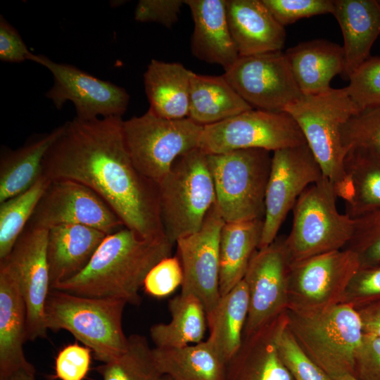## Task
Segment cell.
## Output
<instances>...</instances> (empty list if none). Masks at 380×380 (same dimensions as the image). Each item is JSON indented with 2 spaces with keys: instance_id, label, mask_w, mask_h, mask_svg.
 Segmentation results:
<instances>
[{
  "instance_id": "6da1fadb",
  "label": "cell",
  "mask_w": 380,
  "mask_h": 380,
  "mask_svg": "<svg viewBox=\"0 0 380 380\" xmlns=\"http://www.w3.org/2000/svg\"><path fill=\"white\" fill-rule=\"evenodd\" d=\"M122 121L121 117H108L66 122L44 158L43 175L78 182L96 192L125 227L145 237L165 236L158 184L134 165Z\"/></svg>"
},
{
  "instance_id": "7a4b0ae2",
  "label": "cell",
  "mask_w": 380,
  "mask_h": 380,
  "mask_svg": "<svg viewBox=\"0 0 380 380\" xmlns=\"http://www.w3.org/2000/svg\"><path fill=\"white\" fill-rule=\"evenodd\" d=\"M174 245L166 236L145 237L125 227L103 239L83 270L52 289L139 305L147 274L172 256Z\"/></svg>"
},
{
  "instance_id": "3957f363",
  "label": "cell",
  "mask_w": 380,
  "mask_h": 380,
  "mask_svg": "<svg viewBox=\"0 0 380 380\" xmlns=\"http://www.w3.org/2000/svg\"><path fill=\"white\" fill-rule=\"evenodd\" d=\"M286 323L304 353L331 379L354 375L363 329L357 311L337 303L312 310H286Z\"/></svg>"
},
{
  "instance_id": "277c9868",
  "label": "cell",
  "mask_w": 380,
  "mask_h": 380,
  "mask_svg": "<svg viewBox=\"0 0 380 380\" xmlns=\"http://www.w3.org/2000/svg\"><path fill=\"white\" fill-rule=\"evenodd\" d=\"M125 300L117 298L79 296L52 289L44 312L47 330H65L89 348L103 363L118 357L127 348L122 329Z\"/></svg>"
},
{
  "instance_id": "5b68a950",
  "label": "cell",
  "mask_w": 380,
  "mask_h": 380,
  "mask_svg": "<svg viewBox=\"0 0 380 380\" xmlns=\"http://www.w3.org/2000/svg\"><path fill=\"white\" fill-rule=\"evenodd\" d=\"M158 184L163 233L175 244L201 228L215 202L208 154L199 148L182 154Z\"/></svg>"
},
{
  "instance_id": "8992f818",
  "label": "cell",
  "mask_w": 380,
  "mask_h": 380,
  "mask_svg": "<svg viewBox=\"0 0 380 380\" xmlns=\"http://www.w3.org/2000/svg\"><path fill=\"white\" fill-rule=\"evenodd\" d=\"M298 125L322 171L334 185L337 197L346 182L344 160L346 155L341 128L360 112L344 88H331L315 95H302L284 110Z\"/></svg>"
},
{
  "instance_id": "52a82bcc",
  "label": "cell",
  "mask_w": 380,
  "mask_h": 380,
  "mask_svg": "<svg viewBox=\"0 0 380 380\" xmlns=\"http://www.w3.org/2000/svg\"><path fill=\"white\" fill-rule=\"evenodd\" d=\"M333 184L325 177L308 186L295 203L293 222L284 245L291 264L345 248L355 220L341 213Z\"/></svg>"
},
{
  "instance_id": "ba28073f",
  "label": "cell",
  "mask_w": 380,
  "mask_h": 380,
  "mask_svg": "<svg viewBox=\"0 0 380 380\" xmlns=\"http://www.w3.org/2000/svg\"><path fill=\"white\" fill-rule=\"evenodd\" d=\"M270 153L243 148L208 154L215 202L224 222L263 220Z\"/></svg>"
},
{
  "instance_id": "9c48e42d",
  "label": "cell",
  "mask_w": 380,
  "mask_h": 380,
  "mask_svg": "<svg viewBox=\"0 0 380 380\" xmlns=\"http://www.w3.org/2000/svg\"><path fill=\"white\" fill-rule=\"evenodd\" d=\"M203 126L190 118L169 120L150 110L122 121V134L137 169L158 183L175 160L198 148Z\"/></svg>"
},
{
  "instance_id": "30bf717a",
  "label": "cell",
  "mask_w": 380,
  "mask_h": 380,
  "mask_svg": "<svg viewBox=\"0 0 380 380\" xmlns=\"http://www.w3.org/2000/svg\"><path fill=\"white\" fill-rule=\"evenodd\" d=\"M304 144L306 141L298 125L287 112L252 108L203 126L198 148L207 154L243 148L274 152Z\"/></svg>"
},
{
  "instance_id": "8fae6325",
  "label": "cell",
  "mask_w": 380,
  "mask_h": 380,
  "mask_svg": "<svg viewBox=\"0 0 380 380\" xmlns=\"http://www.w3.org/2000/svg\"><path fill=\"white\" fill-rule=\"evenodd\" d=\"M323 177L307 144L273 152L258 249L275 241L281 226L300 196Z\"/></svg>"
},
{
  "instance_id": "7c38bea8",
  "label": "cell",
  "mask_w": 380,
  "mask_h": 380,
  "mask_svg": "<svg viewBox=\"0 0 380 380\" xmlns=\"http://www.w3.org/2000/svg\"><path fill=\"white\" fill-rule=\"evenodd\" d=\"M360 267L357 254L347 248L290 264L287 308L312 310L341 303Z\"/></svg>"
},
{
  "instance_id": "4fadbf2b",
  "label": "cell",
  "mask_w": 380,
  "mask_h": 380,
  "mask_svg": "<svg viewBox=\"0 0 380 380\" xmlns=\"http://www.w3.org/2000/svg\"><path fill=\"white\" fill-rule=\"evenodd\" d=\"M28 61L45 67L51 73L53 84L46 96L58 110L70 101L75 108V118L91 120L99 116L122 118L127 109L129 95L121 87L44 55L32 53Z\"/></svg>"
},
{
  "instance_id": "5bb4252c",
  "label": "cell",
  "mask_w": 380,
  "mask_h": 380,
  "mask_svg": "<svg viewBox=\"0 0 380 380\" xmlns=\"http://www.w3.org/2000/svg\"><path fill=\"white\" fill-rule=\"evenodd\" d=\"M223 75L255 109L284 111L303 95L281 51L239 56Z\"/></svg>"
},
{
  "instance_id": "9a60e30c",
  "label": "cell",
  "mask_w": 380,
  "mask_h": 380,
  "mask_svg": "<svg viewBox=\"0 0 380 380\" xmlns=\"http://www.w3.org/2000/svg\"><path fill=\"white\" fill-rule=\"evenodd\" d=\"M224 223L215 202L201 228L175 243L183 270L181 293L194 295L201 301L207 322L221 299L220 237Z\"/></svg>"
},
{
  "instance_id": "2e32d148",
  "label": "cell",
  "mask_w": 380,
  "mask_h": 380,
  "mask_svg": "<svg viewBox=\"0 0 380 380\" xmlns=\"http://www.w3.org/2000/svg\"><path fill=\"white\" fill-rule=\"evenodd\" d=\"M82 224L112 234L125 225L107 203L88 186L74 180H51L27 226L49 228Z\"/></svg>"
},
{
  "instance_id": "e0dca14e",
  "label": "cell",
  "mask_w": 380,
  "mask_h": 380,
  "mask_svg": "<svg viewBox=\"0 0 380 380\" xmlns=\"http://www.w3.org/2000/svg\"><path fill=\"white\" fill-rule=\"evenodd\" d=\"M290 264L283 239H276L253 256L243 278L248 289L249 310L243 338L253 335L287 309Z\"/></svg>"
},
{
  "instance_id": "ac0fdd59",
  "label": "cell",
  "mask_w": 380,
  "mask_h": 380,
  "mask_svg": "<svg viewBox=\"0 0 380 380\" xmlns=\"http://www.w3.org/2000/svg\"><path fill=\"white\" fill-rule=\"evenodd\" d=\"M48 229L27 226L4 259L13 270L27 311V341L47 337L44 312L51 291Z\"/></svg>"
},
{
  "instance_id": "d6986e66",
  "label": "cell",
  "mask_w": 380,
  "mask_h": 380,
  "mask_svg": "<svg viewBox=\"0 0 380 380\" xmlns=\"http://www.w3.org/2000/svg\"><path fill=\"white\" fill-rule=\"evenodd\" d=\"M27 311L17 279L0 260V379L20 369H35L23 351L27 341Z\"/></svg>"
},
{
  "instance_id": "ffe728a7",
  "label": "cell",
  "mask_w": 380,
  "mask_h": 380,
  "mask_svg": "<svg viewBox=\"0 0 380 380\" xmlns=\"http://www.w3.org/2000/svg\"><path fill=\"white\" fill-rule=\"evenodd\" d=\"M229 29L239 56L281 51L284 27L274 18L262 0H226Z\"/></svg>"
},
{
  "instance_id": "44dd1931",
  "label": "cell",
  "mask_w": 380,
  "mask_h": 380,
  "mask_svg": "<svg viewBox=\"0 0 380 380\" xmlns=\"http://www.w3.org/2000/svg\"><path fill=\"white\" fill-rule=\"evenodd\" d=\"M194 27L191 39L193 55L201 61L230 68L239 57L226 13V0H186Z\"/></svg>"
},
{
  "instance_id": "7402d4cb",
  "label": "cell",
  "mask_w": 380,
  "mask_h": 380,
  "mask_svg": "<svg viewBox=\"0 0 380 380\" xmlns=\"http://www.w3.org/2000/svg\"><path fill=\"white\" fill-rule=\"evenodd\" d=\"M107 235L82 224H59L49 228L46 251L51 290L83 270Z\"/></svg>"
},
{
  "instance_id": "603a6c76",
  "label": "cell",
  "mask_w": 380,
  "mask_h": 380,
  "mask_svg": "<svg viewBox=\"0 0 380 380\" xmlns=\"http://www.w3.org/2000/svg\"><path fill=\"white\" fill-rule=\"evenodd\" d=\"M341 27L345 70L348 76L369 56L380 35V2L376 0H334L331 13Z\"/></svg>"
},
{
  "instance_id": "cb8c5ba5",
  "label": "cell",
  "mask_w": 380,
  "mask_h": 380,
  "mask_svg": "<svg viewBox=\"0 0 380 380\" xmlns=\"http://www.w3.org/2000/svg\"><path fill=\"white\" fill-rule=\"evenodd\" d=\"M284 54L303 95L328 91L333 77L344 72L343 46L324 39L301 42Z\"/></svg>"
},
{
  "instance_id": "d4e9b609",
  "label": "cell",
  "mask_w": 380,
  "mask_h": 380,
  "mask_svg": "<svg viewBox=\"0 0 380 380\" xmlns=\"http://www.w3.org/2000/svg\"><path fill=\"white\" fill-rule=\"evenodd\" d=\"M281 315L243 338L239 350L227 364L226 380H295L281 361L276 345Z\"/></svg>"
},
{
  "instance_id": "484cf974",
  "label": "cell",
  "mask_w": 380,
  "mask_h": 380,
  "mask_svg": "<svg viewBox=\"0 0 380 380\" xmlns=\"http://www.w3.org/2000/svg\"><path fill=\"white\" fill-rule=\"evenodd\" d=\"M61 125L37 134L16 149L3 147L0 156V203L32 187L43 176L44 158L63 132Z\"/></svg>"
},
{
  "instance_id": "4316f807",
  "label": "cell",
  "mask_w": 380,
  "mask_h": 380,
  "mask_svg": "<svg viewBox=\"0 0 380 380\" xmlns=\"http://www.w3.org/2000/svg\"><path fill=\"white\" fill-rule=\"evenodd\" d=\"M191 72L179 63L151 60L144 74L148 110L169 120L188 118Z\"/></svg>"
},
{
  "instance_id": "83f0119b",
  "label": "cell",
  "mask_w": 380,
  "mask_h": 380,
  "mask_svg": "<svg viewBox=\"0 0 380 380\" xmlns=\"http://www.w3.org/2000/svg\"><path fill=\"white\" fill-rule=\"evenodd\" d=\"M252 108L224 75H203L191 72L188 118L202 126L234 117Z\"/></svg>"
},
{
  "instance_id": "f1b7e54d",
  "label": "cell",
  "mask_w": 380,
  "mask_h": 380,
  "mask_svg": "<svg viewBox=\"0 0 380 380\" xmlns=\"http://www.w3.org/2000/svg\"><path fill=\"white\" fill-rule=\"evenodd\" d=\"M153 353L160 373L173 380H226L227 364L208 339Z\"/></svg>"
},
{
  "instance_id": "f546056e",
  "label": "cell",
  "mask_w": 380,
  "mask_h": 380,
  "mask_svg": "<svg viewBox=\"0 0 380 380\" xmlns=\"http://www.w3.org/2000/svg\"><path fill=\"white\" fill-rule=\"evenodd\" d=\"M345 186L339 195L346 214L356 219L380 210V158L361 149L346 152Z\"/></svg>"
},
{
  "instance_id": "4dcf8cb0",
  "label": "cell",
  "mask_w": 380,
  "mask_h": 380,
  "mask_svg": "<svg viewBox=\"0 0 380 380\" xmlns=\"http://www.w3.org/2000/svg\"><path fill=\"white\" fill-rule=\"evenodd\" d=\"M263 220L224 223L220 237V292L228 293L245 277L258 250Z\"/></svg>"
},
{
  "instance_id": "1f68e13d",
  "label": "cell",
  "mask_w": 380,
  "mask_h": 380,
  "mask_svg": "<svg viewBox=\"0 0 380 380\" xmlns=\"http://www.w3.org/2000/svg\"><path fill=\"white\" fill-rule=\"evenodd\" d=\"M171 319L150 328L156 348H174L203 341L208 326L206 312L201 301L191 294L174 297L168 302Z\"/></svg>"
},
{
  "instance_id": "d6a6232c",
  "label": "cell",
  "mask_w": 380,
  "mask_h": 380,
  "mask_svg": "<svg viewBox=\"0 0 380 380\" xmlns=\"http://www.w3.org/2000/svg\"><path fill=\"white\" fill-rule=\"evenodd\" d=\"M249 310V293L244 279L220 301L208 321V338L227 364L239 350Z\"/></svg>"
},
{
  "instance_id": "836d02e7",
  "label": "cell",
  "mask_w": 380,
  "mask_h": 380,
  "mask_svg": "<svg viewBox=\"0 0 380 380\" xmlns=\"http://www.w3.org/2000/svg\"><path fill=\"white\" fill-rule=\"evenodd\" d=\"M51 181L43 175L26 191L0 203V260L11 253Z\"/></svg>"
},
{
  "instance_id": "e575fe53",
  "label": "cell",
  "mask_w": 380,
  "mask_h": 380,
  "mask_svg": "<svg viewBox=\"0 0 380 380\" xmlns=\"http://www.w3.org/2000/svg\"><path fill=\"white\" fill-rule=\"evenodd\" d=\"M102 380H160L147 338L140 334L128 336L126 350L114 360L96 368Z\"/></svg>"
},
{
  "instance_id": "d590c367",
  "label": "cell",
  "mask_w": 380,
  "mask_h": 380,
  "mask_svg": "<svg viewBox=\"0 0 380 380\" xmlns=\"http://www.w3.org/2000/svg\"><path fill=\"white\" fill-rule=\"evenodd\" d=\"M285 312L275 336L277 350L284 365L295 380H331L299 346L287 326Z\"/></svg>"
},
{
  "instance_id": "8d00e7d4",
  "label": "cell",
  "mask_w": 380,
  "mask_h": 380,
  "mask_svg": "<svg viewBox=\"0 0 380 380\" xmlns=\"http://www.w3.org/2000/svg\"><path fill=\"white\" fill-rule=\"evenodd\" d=\"M341 137L346 152L361 149L380 158V106L350 118L342 126Z\"/></svg>"
},
{
  "instance_id": "74e56055",
  "label": "cell",
  "mask_w": 380,
  "mask_h": 380,
  "mask_svg": "<svg viewBox=\"0 0 380 380\" xmlns=\"http://www.w3.org/2000/svg\"><path fill=\"white\" fill-rule=\"evenodd\" d=\"M348 79L345 89L360 112L380 106V56L369 57Z\"/></svg>"
},
{
  "instance_id": "f35d334b",
  "label": "cell",
  "mask_w": 380,
  "mask_h": 380,
  "mask_svg": "<svg viewBox=\"0 0 380 380\" xmlns=\"http://www.w3.org/2000/svg\"><path fill=\"white\" fill-rule=\"evenodd\" d=\"M354 220V232L345 248L357 254L360 267L379 263L380 210Z\"/></svg>"
},
{
  "instance_id": "ab89813d",
  "label": "cell",
  "mask_w": 380,
  "mask_h": 380,
  "mask_svg": "<svg viewBox=\"0 0 380 380\" xmlns=\"http://www.w3.org/2000/svg\"><path fill=\"white\" fill-rule=\"evenodd\" d=\"M276 20L283 27L315 15L331 13L333 0H262Z\"/></svg>"
},
{
  "instance_id": "60d3db41",
  "label": "cell",
  "mask_w": 380,
  "mask_h": 380,
  "mask_svg": "<svg viewBox=\"0 0 380 380\" xmlns=\"http://www.w3.org/2000/svg\"><path fill=\"white\" fill-rule=\"evenodd\" d=\"M380 300V262L360 267L350 281L341 303L355 309Z\"/></svg>"
},
{
  "instance_id": "b9f144b4",
  "label": "cell",
  "mask_w": 380,
  "mask_h": 380,
  "mask_svg": "<svg viewBox=\"0 0 380 380\" xmlns=\"http://www.w3.org/2000/svg\"><path fill=\"white\" fill-rule=\"evenodd\" d=\"M183 270L177 255L165 258L158 262L147 274L143 287L154 298H161L182 286Z\"/></svg>"
},
{
  "instance_id": "7bdbcfd3",
  "label": "cell",
  "mask_w": 380,
  "mask_h": 380,
  "mask_svg": "<svg viewBox=\"0 0 380 380\" xmlns=\"http://www.w3.org/2000/svg\"><path fill=\"white\" fill-rule=\"evenodd\" d=\"M91 353L89 348L76 341L64 346L56 355L52 379L83 380L89 371Z\"/></svg>"
},
{
  "instance_id": "ee69618b",
  "label": "cell",
  "mask_w": 380,
  "mask_h": 380,
  "mask_svg": "<svg viewBox=\"0 0 380 380\" xmlns=\"http://www.w3.org/2000/svg\"><path fill=\"white\" fill-rule=\"evenodd\" d=\"M182 0H140L134 11V19L138 22H154L167 27L177 22Z\"/></svg>"
},
{
  "instance_id": "f6af8a7d",
  "label": "cell",
  "mask_w": 380,
  "mask_h": 380,
  "mask_svg": "<svg viewBox=\"0 0 380 380\" xmlns=\"http://www.w3.org/2000/svg\"><path fill=\"white\" fill-rule=\"evenodd\" d=\"M354 376L359 380H380V336L364 334L355 357Z\"/></svg>"
},
{
  "instance_id": "bcb514c9",
  "label": "cell",
  "mask_w": 380,
  "mask_h": 380,
  "mask_svg": "<svg viewBox=\"0 0 380 380\" xmlns=\"http://www.w3.org/2000/svg\"><path fill=\"white\" fill-rule=\"evenodd\" d=\"M29 51L18 31L0 15V60L6 63L28 61Z\"/></svg>"
},
{
  "instance_id": "7dc6e473",
  "label": "cell",
  "mask_w": 380,
  "mask_h": 380,
  "mask_svg": "<svg viewBox=\"0 0 380 380\" xmlns=\"http://www.w3.org/2000/svg\"><path fill=\"white\" fill-rule=\"evenodd\" d=\"M355 310L360 317L363 333L380 336V300Z\"/></svg>"
},
{
  "instance_id": "c3c4849f",
  "label": "cell",
  "mask_w": 380,
  "mask_h": 380,
  "mask_svg": "<svg viewBox=\"0 0 380 380\" xmlns=\"http://www.w3.org/2000/svg\"><path fill=\"white\" fill-rule=\"evenodd\" d=\"M35 369H20L0 380H35Z\"/></svg>"
},
{
  "instance_id": "681fc988",
  "label": "cell",
  "mask_w": 380,
  "mask_h": 380,
  "mask_svg": "<svg viewBox=\"0 0 380 380\" xmlns=\"http://www.w3.org/2000/svg\"><path fill=\"white\" fill-rule=\"evenodd\" d=\"M336 380H359V379L353 374H346Z\"/></svg>"
},
{
  "instance_id": "f907efd6",
  "label": "cell",
  "mask_w": 380,
  "mask_h": 380,
  "mask_svg": "<svg viewBox=\"0 0 380 380\" xmlns=\"http://www.w3.org/2000/svg\"><path fill=\"white\" fill-rule=\"evenodd\" d=\"M160 380H173V379L168 376L163 375Z\"/></svg>"
},
{
  "instance_id": "816d5d0a",
  "label": "cell",
  "mask_w": 380,
  "mask_h": 380,
  "mask_svg": "<svg viewBox=\"0 0 380 380\" xmlns=\"http://www.w3.org/2000/svg\"><path fill=\"white\" fill-rule=\"evenodd\" d=\"M379 2H380V1H379Z\"/></svg>"
}]
</instances>
